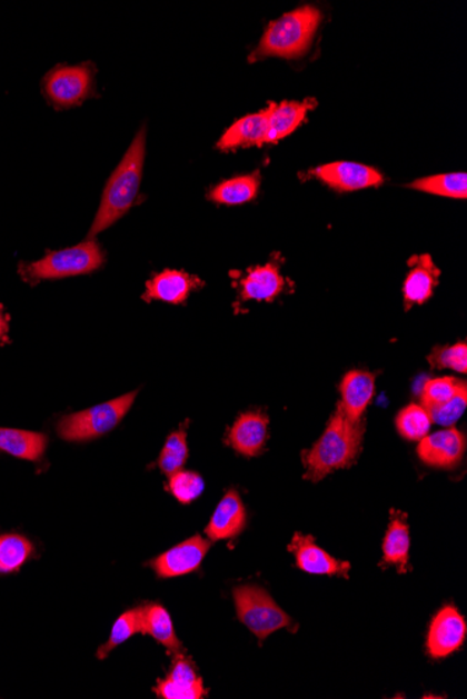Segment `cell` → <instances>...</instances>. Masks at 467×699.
Returning <instances> with one entry per match:
<instances>
[{"label":"cell","mask_w":467,"mask_h":699,"mask_svg":"<svg viewBox=\"0 0 467 699\" xmlns=\"http://www.w3.org/2000/svg\"><path fill=\"white\" fill-rule=\"evenodd\" d=\"M309 174L339 193L378 188L385 180L378 169L347 161L325 163L322 167L312 169Z\"/></svg>","instance_id":"cell-8"},{"label":"cell","mask_w":467,"mask_h":699,"mask_svg":"<svg viewBox=\"0 0 467 699\" xmlns=\"http://www.w3.org/2000/svg\"><path fill=\"white\" fill-rule=\"evenodd\" d=\"M9 316L0 304V343H9Z\"/></svg>","instance_id":"cell-35"},{"label":"cell","mask_w":467,"mask_h":699,"mask_svg":"<svg viewBox=\"0 0 467 699\" xmlns=\"http://www.w3.org/2000/svg\"><path fill=\"white\" fill-rule=\"evenodd\" d=\"M410 270L404 282L405 309L409 310L415 304H425L438 287L439 271L430 254L415 256L409 260Z\"/></svg>","instance_id":"cell-17"},{"label":"cell","mask_w":467,"mask_h":699,"mask_svg":"<svg viewBox=\"0 0 467 699\" xmlns=\"http://www.w3.org/2000/svg\"><path fill=\"white\" fill-rule=\"evenodd\" d=\"M466 436L455 428L444 429L423 437L417 447V456L428 467L453 469L464 460Z\"/></svg>","instance_id":"cell-9"},{"label":"cell","mask_w":467,"mask_h":699,"mask_svg":"<svg viewBox=\"0 0 467 699\" xmlns=\"http://www.w3.org/2000/svg\"><path fill=\"white\" fill-rule=\"evenodd\" d=\"M364 431L366 423L362 419L351 420L339 407L336 408L324 435L302 455L304 478L318 483L328 475L351 467L360 457Z\"/></svg>","instance_id":"cell-1"},{"label":"cell","mask_w":467,"mask_h":699,"mask_svg":"<svg viewBox=\"0 0 467 699\" xmlns=\"http://www.w3.org/2000/svg\"><path fill=\"white\" fill-rule=\"evenodd\" d=\"M410 535L406 515L390 511L388 532L382 543V565L396 566L400 575H405L409 566Z\"/></svg>","instance_id":"cell-22"},{"label":"cell","mask_w":467,"mask_h":699,"mask_svg":"<svg viewBox=\"0 0 467 699\" xmlns=\"http://www.w3.org/2000/svg\"><path fill=\"white\" fill-rule=\"evenodd\" d=\"M260 188V173L255 171L222 180L210 190L208 199L220 206H241L251 203Z\"/></svg>","instance_id":"cell-23"},{"label":"cell","mask_w":467,"mask_h":699,"mask_svg":"<svg viewBox=\"0 0 467 699\" xmlns=\"http://www.w3.org/2000/svg\"><path fill=\"white\" fill-rule=\"evenodd\" d=\"M322 21V13L314 7H302L281 16L265 30L249 62L265 58L298 59L308 52Z\"/></svg>","instance_id":"cell-3"},{"label":"cell","mask_w":467,"mask_h":699,"mask_svg":"<svg viewBox=\"0 0 467 699\" xmlns=\"http://www.w3.org/2000/svg\"><path fill=\"white\" fill-rule=\"evenodd\" d=\"M289 551L295 555L298 568L308 575L349 577L350 562L335 559L328 551L320 549L309 535L297 532L291 539Z\"/></svg>","instance_id":"cell-13"},{"label":"cell","mask_w":467,"mask_h":699,"mask_svg":"<svg viewBox=\"0 0 467 699\" xmlns=\"http://www.w3.org/2000/svg\"><path fill=\"white\" fill-rule=\"evenodd\" d=\"M467 406V387L461 389L458 395H456L453 400L443 403L437 408L427 409L428 413H430V418L433 423H437L439 426H453L455 422H458L461 415H464Z\"/></svg>","instance_id":"cell-34"},{"label":"cell","mask_w":467,"mask_h":699,"mask_svg":"<svg viewBox=\"0 0 467 699\" xmlns=\"http://www.w3.org/2000/svg\"><path fill=\"white\" fill-rule=\"evenodd\" d=\"M418 192L443 196L450 199L467 198V174L465 172L433 174L407 184Z\"/></svg>","instance_id":"cell-26"},{"label":"cell","mask_w":467,"mask_h":699,"mask_svg":"<svg viewBox=\"0 0 467 699\" xmlns=\"http://www.w3.org/2000/svg\"><path fill=\"white\" fill-rule=\"evenodd\" d=\"M187 439L188 435L185 428L173 431V433L167 437L159 461H157L162 473H166L167 477L181 471L185 462H187L189 456Z\"/></svg>","instance_id":"cell-30"},{"label":"cell","mask_w":467,"mask_h":699,"mask_svg":"<svg viewBox=\"0 0 467 699\" xmlns=\"http://www.w3.org/2000/svg\"><path fill=\"white\" fill-rule=\"evenodd\" d=\"M143 633H149L168 651H181V641L173 631L171 616L161 605L143 606Z\"/></svg>","instance_id":"cell-25"},{"label":"cell","mask_w":467,"mask_h":699,"mask_svg":"<svg viewBox=\"0 0 467 699\" xmlns=\"http://www.w3.org/2000/svg\"><path fill=\"white\" fill-rule=\"evenodd\" d=\"M465 387H467L465 381L455 377H436V379L427 380L421 390L423 407L433 409L443 406L453 400Z\"/></svg>","instance_id":"cell-31"},{"label":"cell","mask_w":467,"mask_h":699,"mask_svg":"<svg viewBox=\"0 0 467 699\" xmlns=\"http://www.w3.org/2000/svg\"><path fill=\"white\" fill-rule=\"evenodd\" d=\"M155 691L165 699H200L206 696L202 677L198 676L191 660L179 652L173 659L170 673L166 680L157 681Z\"/></svg>","instance_id":"cell-15"},{"label":"cell","mask_w":467,"mask_h":699,"mask_svg":"<svg viewBox=\"0 0 467 699\" xmlns=\"http://www.w3.org/2000/svg\"><path fill=\"white\" fill-rule=\"evenodd\" d=\"M48 446V437L36 431L0 428V451L21 460L40 461Z\"/></svg>","instance_id":"cell-24"},{"label":"cell","mask_w":467,"mask_h":699,"mask_svg":"<svg viewBox=\"0 0 467 699\" xmlns=\"http://www.w3.org/2000/svg\"><path fill=\"white\" fill-rule=\"evenodd\" d=\"M269 107L270 114L266 144H275L300 128L307 114L317 107V101L314 98H307L304 101L270 102Z\"/></svg>","instance_id":"cell-21"},{"label":"cell","mask_w":467,"mask_h":699,"mask_svg":"<svg viewBox=\"0 0 467 699\" xmlns=\"http://www.w3.org/2000/svg\"><path fill=\"white\" fill-rule=\"evenodd\" d=\"M238 619L264 642L271 633L291 625L286 613L264 588L242 586L234 589Z\"/></svg>","instance_id":"cell-6"},{"label":"cell","mask_w":467,"mask_h":699,"mask_svg":"<svg viewBox=\"0 0 467 699\" xmlns=\"http://www.w3.org/2000/svg\"><path fill=\"white\" fill-rule=\"evenodd\" d=\"M168 478V491L182 505H189L203 493L205 480L197 472L178 471Z\"/></svg>","instance_id":"cell-32"},{"label":"cell","mask_w":467,"mask_h":699,"mask_svg":"<svg viewBox=\"0 0 467 699\" xmlns=\"http://www.w3.org/2000/svg\"><path fill=\"white\" fill-rule=\"evenodd\" d=\"M32 553L29 539L20 535H2L0 537V575L18 572Z\"/></svg>","instance_id":"cell-28"},{"label":"cell","mask_w":467,"mask_h":699,"mask_svg":"<svg viewBox=\"0 0 467 699\" xmlns=\"http://www.w3.org/2000/svg\"><path fill=\"white\" fill-rule=\"evenodd\" d=\"M95 76L96 68L90 62L61 64L43 78V94L58 109L78 107L95 92Z\"/></svg>","instance_id":"cell-7"},{"label":"cell","mask_w":467,"mask_h":699,"mask_svg":"<svg viewBox=\"0 0 467 699\" xmlns=\"http://www.w3.org/2000/svg\"><path fill=\"white\" fill-rule=\"evenodd\" d=\"M143 632V606L142 608L130 609L119 617L116 626L112 627L108 641L97 652V658L106 659L113 649L128 641L135 633Z\"/></svg>","instance_id":"cell-27"},{"label":"cell","mask_w":467,"mask_h":699,"mask_svg":"<svg viewBox=\"0 0 467 699\" xmlns=\"http://www.w3.org/2000/svg\"><path fill=\"white\" fill-rule=\"evenodd\" d=\"M339 391L341 400L338 407L351 420H360L376 395V375L351 370L341 380Z\"/></svg>","instance_id":"cell-20"},{"label":"cell","mask_w":467,"mask_h":699,"mask_svg":"<svg viewBox=\"0 0 467 699\" xmlns=\"http://www.w3.org/2000/svg\"><path fill=\"white\" fill-rule=\"evenodd\" d=\"M433 420L430 413L423 406L411 403V406L401 409L396 417V428L404 439L409 441H420L423 437L430 433Z\"/></svg>","instance_id":"cell-29"},{"label":"cell","mask_w":467,"mask_h":699,"mask_svg":"<svg viewBox=\"0 0 467 699\" xmlns=\"http://www.w3.org/2000/svg\"><path fill=\"white\" fill-rule=\"evenodd\" d=\"M138 396V391L129 392L117 400L100 403L86 411L68 415L59 420L58 435L67 441H89L99 439L108 431L116 429L127 417L129 409Z\"/></svg>","instance_id":"cell-5"},{"label":"cell","mask_w":467,"mask_h":699,"mask_svg":"<svg viewBox=\"0 0 467 699\" xmlns=\"http://www.w3.org/2000/svg\"><path fill=\"white\" fill-rule=\"evenodd\" d=\"M269 436V418L260 411L242 413L228 431L227 442L246 457H257L264 451Z\"/></svg>","instance_id":"cell-16"},{"label":"cell","mask_w":467,"mask_h":699,"mask_svg":"<svg viewBox=\"0 0 467 699\" xmlns=\"http://www.w3.org/2000/svg\"><path fill=\"white\" fill-rule=\"evenodd\" d=\"M205 282L199 277L181 270H165L146 282L143 300L146 302H166L182 304L189 294L202 288Z\"/></svg>","instance_id":"cell-14"},{"label":"cell","mask_w":467,"mask_h":699,"mask_svg":"<svg viewBox=\"0 0 467 699\" xmlns=\"http://www.w3.org/2000/svg\"><path fill=\"white\" fill-rule=\"evenodd\" d=\"M281 261L271 260L268 264L252 267L244 274H237V282L240 302L258 300V302H271L286 286L285 277L280 272Z\"/></svg>","instance_id":"cell-12"},{"label":"cell","mask_w":467,"mask_h":699,"mask_svg":"<svg viewBox=\"0 0 467 699\" xmlns=\"http://www.w3.org/2000/svg\"><path fill=\"white\" fill-rule=\"evenodd\" d=\"M269 114L270 107L236 120L217 141V149L232 151L246 147H262L268 136Z\"/></svg>","instance_id":"cell-18"},{"label":"cell","mask_w":467,"mask_h":699,"mask_svg":"<svg viewBox=\"0 0 467 699\" xmlns=\"http://www.w3.org/2000/svg\"><path fill=\"white\" fill-rule=\"evenodd\" d=\"M106 254L95 239L72 246V248L48 251L34 263H20L21 280L29 286L41 281L62 280V278L91 274L105 266Z\"/></svg>","instance_id":"cell-4"},{"label":"cell","mask_w":467,"mask_h":699,"mask_svg":"<svg viewBox=\"0 0 467 699\" xmlns=\"http://www.w3.org/2000/svg\"><path fill=\"white\" fill-rule=\"evenodd\" d=\"M247 526V511L237 490H228L206 527L211 542L238 537Z\"/></svg>","instance_id":"cell-19"},{"label":"cell","mask_w":467,"mask_h":699,"mask_svg":"<svg viewBox=\"0 0 467 699\" xmlns=\"http://www.w3.org/2000/svg\"><path fill=\"white\" fill-rule=\"evenodd\" d=\"M467 626L454 606H445L434 617L428 630L427 649L434 659L449 657L464 646Z\"/></svg>","instance_id":"cell-10"},{"label":"cell","mask_w":467,"mask_h":699,"mask_svg":"<svg viewBox=\"0 0 467 699\" xmlns=\"http://www.w3.org/2000/svg\"><path fill=\"white\" fill-rule=\"evenodd\" d=\"M428 362L434 369H450L456 373L467 371V346L465 341L456 342L449 347H438L434 349Z\"/></svg>","instance_id":"cell-33"},{"label":"cell","mask_w":467,"mask_h":699,"mask_svg":"<svg viewBox=\"0 0 467 699\" xmlns=\"http://www.w3.org/2000/svg\"><path fill=\"white\" fill-rule=\"evenodd\" d=\"M146 128L135 136L132 144L113 169L102 192L99 211L86 239H96L132 209L142 183L146 160Z\"/></svg>","instance_id":"cell-2"},{"label":"cell","mask_w":467,"mask_h":699,"mask_svg":"<svg viewBox=\"0 0 467 699\" xmlns=\"http://www.w3.org/2000/svg\"><path fill=\"white\" fill-rule=\"evenodd\" d=\"M211 548V540L202 537H193L179 543L166 553L151 561L157 576L160 578H173L191 575L198 571Z\"/></svg>","instance_id":"cell-11"}]
</instances>
